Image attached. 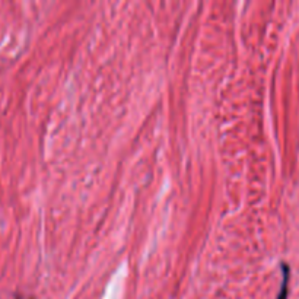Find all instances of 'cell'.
I'll return each instance as SVG.
<instances>
[{
    "label": "cell",
    "instance_id": "obj_1",
    "mask_svg": "<svg viewBox=\"0 0 299 299\" xmlns=\"http://www.w3.org/2000/svg\"><path fill=\"white\" fill-rule=\"evenodd\" d=\"M282 274H283V280H282L280 291L276 299H288V285H289V274H291L288 264H282Z\"/></svg>",
    "mask_w": 299,
    "mask_h": 299
}]
</instances>
